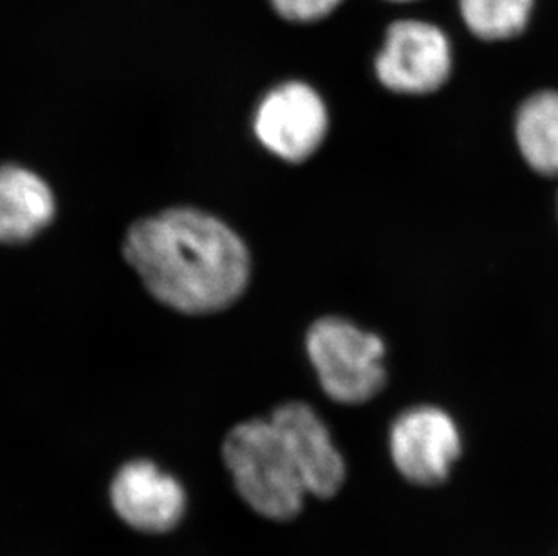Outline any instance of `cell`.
I'll return each instance as SVG.
<instances>
[{
    "label": "cell",
    "mask_w": 558,
    "mask_h": 556,
    "mask_svg": "<svg viewBox=\"0 0 558 556\" xmlns=\"http://www.w3.org/2000/svg\"><path fill=\"white\" fill-rule=\"evenodd\" d=\"M123 255L154 299L183 315L227 310L252 274L248 247L235 231L197 208H169L126 231Z\"/></svg>",
    "instance_id": "obj_1"
},
{
    "label": "cell",
    "mask_w": 558,
    "mask_h": 556,
    "mask_svg": "<svg viewBox=\"0 0 558 556\" xmlns=\"http://www.w3.org/2000/svg\"><path fill=\"white\" fill-rule=\"evenodd\" d=\"M222 461L241 499L263 519L288 524L301 517L306 486L269 418L233 426L222 442Z\"/></svg>",
    "instance_id": "obj_2"
},
{
    "label": "cell",
    "mask_w": 558,
    "mask_h": 556,
    "mask_svg": "<svg viewBox=\"0 0 558 556\" xmlns=\"http://www.w3.org/2000/svg\"><path fill=\"white\" fill-rule=\"evenodd\" d=\"M311 367L335 403H369L387 384L384 338L343 316H322L306 333Z\"/></svg>",
    "instance_id": "obj_3"
},
{
    "label": "cell",
    "mask_w": 558,
    "mask_h": 556,
    "mask_svg": "<svg viewBox=\"0 0 558 556\" xmlns=\"http://www.w3.org/2000/svg\"><path fill=\"white\" fill-rule=\"evenodd\" d=\"M387 451L403 483L434 492L447 486L463 459V432L439 404H412L390 423Z\"/></svg>",
    "instance_id": "obj_4"
},
{
    "label": "cell",
    "mask_w": 558,
    "mask_h": 556,
    "mask_svg": "<svg viewBox=\"0 0 558 556\" xmlns=\"http://www.w3.org/2000/svg\"><path fill=\"white\" fill-rule=\"evenodd\" d=\"M452 71V40L442 27L423 19L392 22L374 57L379 85L400 96L434 95Z\"/></svg>",
    "instance_id": "obj_5"
},
{
    "label": "cell",
    "mask_w": 558,
    "mask_h": 556,
    "mask_svg": "<svg viewBox=\"0 0 558 556\" xmlns=\"http://www.w3.org/2000/svg\"><path fill=\"white\" fill-rule=\"evenodd\" d=\"M253 132L286 164H304L326 142L329 109L313 85L290 80L264 95L253 116Z\"/></svg>",
    "instance_id": "obj_6"
},
{
    "label": "cell",
    "mask_w": 558,
    "mask_h": 556,
    "mask_svg": "<svg viewBox=\"0 0 558 556\" xmlns=\"http://www.w3.org/2000/svg\"><path fill=\"white\" fill-rule=\"evenodd\" d=\"M269 421L282 437L307 495L331 500L342 494L348 461L322 415L304 401H288L271 412Z\"/></svg>",
    "instance_id": "obj_7"
},
{
    "label": "cell",
    "mask_w": 558,
    "mask_h": 556,
    "mask_svg": "<svg viewBox=\"0 0 558 556\" xmlns=\"http://www.w3.org/2000/svg\"><path fill=\"white\" fill-rule=\"evenodd\" d=\"M109 499L118 519L145 535H167L178 530L189 508L180 479L143 457L126 461L114 473Z\"/></svg>",
    "instance_id": "obj_8"
},
{
    "label": "cell",
    "mask_w": 558,
    "mask_h": 556,
    "mask_svg": "<svg viewBox=\"0 0 558 556\" xmlns=\"http://www.w3.org/2000/svg\"><path fill=\"white\" fill-rule=\"evenodd\" d=\"M53 190L38 173L19 165L0 167V242L32 241L53 221Z\"/></svg>",
    "instance_id": "obj_9"
},
{
    "label": "cell",
    "mask_w": 558,
    "mask_h": 556,
    "mask_svg": "<svg viewBox=\"0 0 558 556\" xmlns=\"http://www.w3.org/2000/svg\"><path fill=\"white\" fill-rule=\"evenodd\" d=\"M513 137L533 172L558 178V90H537L522 101L513 120Z\"/></svg>",
    "instance_id": "obj_10"
},
{
    "label": "cell",
    "mask_w": 558,
    "mask_h": 556,
    "mask_svg": "<svg viewBox=\"0 0 558 556\" xmlns=\"http://www.w3.org/2000/svg\"><path fill=\"white\" fill-rule=\"evenodd\" d=\"M535 4L537 0H458V10L472 37L508 43L526 32Z\"/></svg>",
    "instance_id": "obj_11"
},
{
    "label": "cell",
    "mask_w": 558,
    "mask_h": 556,
    "mask_svg": "<svg viewBox=\"0 0 558 556\" xmlns=\"http://www.w3.org/2000/svg\"><path fill=\"white\" fill-rule=\"evenodd\" d=\"M343 0H269V4L284 21L311 24L335 13Z\"/></svg>",
    "instance_id": "obj_12"
},
{
    "label": "cell",
    "mask_w": 558,
    "mask_h": 556,
    "mask_svg": "<svg viewBox=\"0 0 558 556\" xmlns=\"http://www.w3.org/2000/svg\"><path fill=\"white\" fill-rule=\"evenodd\" d=\"M387 2H392V4H411V2H417V0H387Z\"/></svg>",
    "instance_id": "obj_13"
},
{
    "label": "cell",
    "mask_w": 558,
    "mask_h": 556,
    "mask_svg": "<svg viewBox=\"0 0 558 556\" xmlns=\"http://www.w3.org/2000/svg\"><path fill=\"white\" fill-rule=\"evenodd\" d=\"M557 211H558V200H557Z\"/></svg>",
    "instance_id": "obj_14"
}]
</instances>
